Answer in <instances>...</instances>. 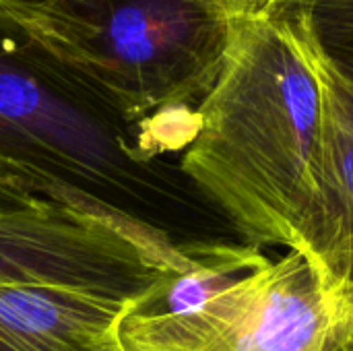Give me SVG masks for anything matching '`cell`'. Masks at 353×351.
Instances as JSON below:
<instances>
[{"mask_svg":"<svg viewBox=\"0 0 353 351\" xmlns=\"http://www.w3.org/2000/svg\"><path fill=\"white\" fill-rule=\"evenodd\" d=\"M196 128V114L128 118L23 19L0 8L2 178L116 228L176 269L201 246L225 240L203 228L205 213L221 215L180 163L163 159L184 151Z\"/></svg>","mask_w":353,"mask_h":351,"instance_id":"1","label":"cell"},{"mask_svg":"<svg viewBox=\"0 0 353 351\" xmlns=\"http://www.w3.org/2000/svg\"><path fill=\"white\" fill-rule=\"evenodd\" d=\"M180 168L256 248L325 254L323 103L316 72L285 10L234 14L223 68L196 108Z\"/></svg>","mask_w":353,"mask_h":351,"instance_id":"2","label":"cell"},{"mask_svg":"<svg viewBox=\"0 0 353 351\" xmlns=\"http://www.w3.org/2000/svg\"><path fill=\"white\" fill-rule=\"evenodd\" d=\"M234 14L217 0H54L19 19L128 118L157 122L196 112Z\"/></svg>","mask_w":353,"mask_h":351,"instance_id":"3","label":"cell"},{"mask_svg":"<svg viewBox=\"0 0 353 351\" xmlns=\"http://www.w3.org/2000/svg\"><path fill=\"white\" fill-rule=\"evenodd\" d=\"M120 351H335L327 296L298 252L269 259L199 304L118 321Z\"/></svg>","mask_w":353,"mask_h":351,"instance_id":"4","label":"cell"},{"mask_svg":"<svg viewBox=\"0 0 353 351\" xmlns=\"http://www.w3.org/2000/svg\"><path fill=\"white\" fill-rule=\"evenodd\" d=\"M165 269L116 228L50 201L0 215V285L62 288L130 302Z\"/></svg>","mask_w":353,"mask_h":351,"instance_id":"5","label":"cell"},{"mask_svg":"<svg viewBox=\"0 0 353 351\" xmlns=\"http://www.w3.org/2000/svg\"><path fill=\"white\" fill-rule=\"evenodd\" d=\"M285 12L298 29L321 87L325 254L319 283L329 298L353 283V77L331 60L304 8Z\"/></svg>","mask_w":353,"mask_h":351,"instance_id":"6","label":"cell"},{"mask_svg":"<svg viewBox=\"0 0 353 351\" xmlns=\"http://www.w3.org/2000/svg\"><path fill=\"white\" fill-rule=\"evenodd\" d=\"M124 306L74 290L0 285V351H120Z\"/></svg>","mask_w":353,"mask_h":351,"instance_id":"7","label":"cell"},{"mask_svg":"<svg viewBox=\"0 0 353 351\" xmlns=\"http://www.w3.org/2000/svg\"><path fill=\"white\" fill-rule=\"evenodd\" d=\"M296 8L306 10L310 25L321 39L353 35V0H319Z\"/></svg>","mask_w":353,"mask_h":351,"instance_id":"8","label":"cell"},{"mask_svg":"<svg viewBox=\"0 0 353 351\" xmlns=\"http://www.w3.org/2000/svg\"><path fill=\"white\" fill-rule=\"evenodd\" d=\"M327 304L335 325V348L353 351V283L329 296Z\"/></svg>","mask_w":353,"mask_h":351,"instance_id":"9","label":"cell"},{"mask_svg":"<svg viewBox=\"0 0 353 351\" xmlns=\"http://www.w3.org/2000/svg\"><path fill=\"white\" fill-rule=\"evenodd\" d=\"M46 201L37 199L35 194L27 192L25 188L17 186L14 182L0 176V215L6 213H21L41 207Z\"/></svg>","mask_w":353,"mask_h":351,"instance_id":"10","label":"cell"},{"mask_svg":"<svg viewBox=\"0 0 353 351\" xmlns=\"http://www.w3.org/2000/svg\"><path fill=\"white\" fill-rule=\"evenodd\" d=\"M321 43L327 50V54L331 56V60L353 77V35L335 37V39H321Z\"/></svg>","mask_w":353,"mask_h":351,"instance_id":"11","label":"cell"},{"mask_svg":"<svg viewBox=\"0 0 353 351\" xmlns=\"http://www.w3.org/2000/svg\"><path fill=\"white\" fill-rule=\"evenodd\" d=\"M54 0H0V8H6L12 14L23 17V14H29L33 10L43 8V6H48Z\"/></svg>","mask_w":353,"mask_h":351,"instance_id":"12","label":"cell"},{"mask_svg":"<svg viewBox=\"0 0 353 351\" xmlns=\"http://www.w3.org/2000/svg\"><path fill=\"white\" fill-rule=\"evenodd\" d=\"M223 6H228L234 12H246V10H254V8H263L267 4V0H217Z\"/></svg>","mask_w":353,"mask_h":351,"instance_id":"13","label":"cell"},{"mask_svg":"<svg viewBox=\"0 0 353 351\" xmlns=\"http://www.w3.org/2000/svg\"><path fill=\"white\" fill-rule=\"evenodd\" d=\"M312 2H319V0H267L265 6L275 8V10H288V8L306 6V4H312Z\"/></svg>","mask_w":353,"mask_h":351,"instance_id":"14","label":"cell"},{"mask_svg":"<svg viewBox=\"0 0 353 351\" xmlns=\"http://www.w3.org/2000/svg\"><path fill=\"white\" fill-rule=\"evenodd\" d=\"M335 351H337V350H335Z\"/></svg>","mask_w":353,"mask_h":351,"instance_id":"15","label":"cell"}]
</instances>
